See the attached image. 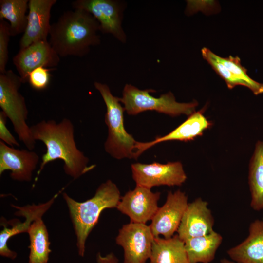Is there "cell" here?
Instances as JSON below:
<instances>
[{
	"mask_svg": "<svg viewBox=\"0 0 263 263\" xmlns=\"http://www.w3.org/2000/svg\"><path fill=\"white\" fill-rule=\"evenodd\" d=\"M51 69L41 67L33 70L29 74L28 82L31 87L36 90L40 91L46 89L50 83Z\"/></svg>",
	"mask_w": 263,
	"mask_h": 263,
	"instance_id": "4316f807",
	"label": "cell"
},
{
	"mask_svg": "<svg viewBox=\"0 0 263 263\" xmlns=\"http://www.w3.org/2000/svg\"><path fill=\"white\" fill-rule=\"evenodd\" d=\"M214 220L208 203L198 198L188 203L177 231L184 242L194 237L209 234L214 230Z\"/></svg>",
	"mask_w": 263,
	"mask_h": 263,
	"instance_id": "9a60e30c",
	"label": "cell"
},
{
	"mask_svg": "<svg viewBox=\"0 0 263 263\" xmlns=\"http://www.w3.org/2000/svg\"><path fill=\"white\" fill-rule=\"evenodd\" d=\"M248 183L251 192V207L255 210L263 209V141H258L250 160Z\"/></svg>",
	"mask_w": 263,
	"mask_h": 263,
	"instance_id": "44dd1931",
	"label": "cell"
},
{
	"mask_svg": "<svg viewBox=\"0 0 263 263\" xmlns=\"http://www.w3.org/2000/svg\"><path fill=\"white\" fill-rule=\"evenodd\" d=\"M154 238L146 224L130 222L123 225L115 239L124 250L123 263H146L151 256Z\"/></svg>",
	"mask_w": 263,
	"mask_h": 263,
	"instance_id": "ba28073f",
	"label": "cell"
},
{
	"mask_svg": "<svg viewBox=\"0 0 263 263\" xmlns=\"http://www.w3.org/2000/svg\"><path fill=\"white\" fill-rule=\"evenodd\" d=\"M13 63L23 83L28 82L30 73L41 67L57 66L60 57L48 40L34 42L28 47L20 49L13 57Z\"/></svg>",
	"mask_w": 263,
	"mask_h": 263,
	"instance_id": "7c38bea8",
	"label": "cell"
},
{
	"mask_svg": "<svg viewBox=\"0 0 263 263\" xmlns=\"http://www.w3.org/2000/svg\"><path fill=\"white\" fill-rule=\"evenodd\" d=\"M220 262L221 263H240L233 261L232 260H228L225 258L221 260Z\"/></svg>",
	"mask_w": 263,
	"mask_h": 263,
	"instance_id": "f546056e",
	"label": "cell"
},
{
	"mask_svg": "<svg viewBox=\"0 0 263 263\" xmlns=\"http://www.w3.org/2000/svg\"><path fill=\"white\" fill-rule=\"evenodd\" d=\"M219 59L232 74L243 81L244 86L250 89L254 94L258 95L263 93V84L249 77L247 74V70L242 65L239 57H234L231 55L227 57L219 56Z\"/></svg>",
	"mask_w": 263,
	"mask_h": 263,
	"instance_id": "cb8c5ba5",
	"label": "cell"
},
{
	"mask_svg": "<svg viewBox=\"0 0 263 263\" xmlns=\"http://www.w3.org/2000/svg\"><path fill=\"white\" fill-rule=\"evenodd\" d=\"M94 86L106 106L105 122L108 128V136L104 143L105 151L116 159H135L137 141L125 130V110L120 98L114 96L106 84L96 81Z\"/></svg>",
	"mask_w": 263,
	"mask_h": 263,
	"instance_id": "277c9868",
	"label": "cell"
},
{
	"mask_svg": "<svg viewBox=\"0 0 263 263\" xmlns=\"http://www.w3.org/2000/svg\"><path fill=\"white\" fill-rule=\"evenodd\" d=\"M222 240V236L215 231L186 240L185 247L189 261L191 263H210Z\"/></svg>",
	"mask_w": 263,
	"mask_h": 263,
	"instance_id": "ffe728a7",
	"label": "cell"
},
{
	"mask_svg": "<svg viewBox=\"0 0 263 263\" xmlns=\"http://www.w3.org/2000/svg\"><path fill=\"white\" fill-rule=\"evenodd\" d=\"M11 36L9 23L0 20V74L5 72L8 60V44Z\"/></svg>",
	"mask_w": 263,
	"mask_h": 263,
	"instance_id": "484cf974",
	"label": "cell"
},
{
	"mask_svg": "<svg viewBox=\"0 0 263 263\" xmlns=\"http://www.w3.org/2000/svg\"><path fill=\"white\" fill-rule=\"evenodd\" d=\"M205 109L204 107L199 111H195L176 129L164 136H157L150 142H137L135 146L136 159L146 150L157 144L172 140L188 141L202 135L204 132L212 125V123L203 114Z\"/></svg>",
	"mask_w": 263,
	"mask_h": 263,
	"instance_id": "2e32d148",
	"label": "cell"
},
{
	"mask_svg": "<svg viewBox=\"0 0 263 263\" xmlns=\"http://www.w3.org/2000/svg\"><path fill=\"white\" fill-rule=\"evenodd\" d=\"M23 83L19 75L11 70L0 74V107L11 121L19 140L33 150L36 141L26 122L28 110L25 99L19 92Z\"/></svg>",
	"mask_w": 263,
	"mask_h": 263,
	"instance_id": "5b68a950",
	"label": "cell"
},
{
	"mask_svg": "<svg viewBox=\"0 0 263 263\" xmlns=\"http://www.w3.org/2000/svg\"><path fill=\"white\" fill-rule=\"evenodd\" d=\"M186 193L177 190L168 193L165 204L159 207L149 225L154 237L169 239L177 232L188 203Z\"/></svg>",
	"mask_w": 263,
	"mask_h": 263,
	"instance_id": "30bf717a",
	"label": "cell"
},
{
	"mask_svg": "<svg viewBox=\"0 0 263 263\" xmlns=\"http://www.w3.org/2000/svg\"><path fill=\"white\" fill-rule=\"evenodd\" d=\"M202 56L204 59L211 66L215 72L225 82L228 88L232 89L236 86H244V83L232 74L229 70L219 60V56L214 54L207 47L201 50Z\"/></svg>",
	"mask_w": 263,
	"mask_h": 263,
	"instance_id": "d4e9b609",
	"label": "cell"
},
{
	"mask_svg": "<svg viewBox=\"0 0 263 263\" xmlns=\"http://www.w3.org/2000/svg\"><path fill=\"white\" fill-rule=\"evenodd\" d=\"M160 196V192H153L150 188L136 185L121 197L116 208L127 215L130 222L146 224L158 210Z\"/></svg>",
	"mask_w": 263,
	"mask_h": 263,
	"instance_id": "8fae6325",
	"label": "cell"
},
{
	"mask_svg": "<svg viewBox=\"0 0 263 263\" xmlns=\"http://www.w3.org/2000/svg\"><path fill=\"white\" fill-rule=\"evenodd\" d=\"M150 263H191L185 243L178 236L165 239L154 237Z\"/></svg>",
	"mask_w": 263,
	"mask_h": 263,
	"instance_id": "d6986e66",
	"label": "cell"
},
{
	"mask_svg": "<svg viewBox=\"0 0 263 263\" xmlns=\"http://www.w3.org/2000/svg\"><path fill=\"white\" fill-rule=\"evenodd\" d=\"M30 130L34 140L42 142L46 147L35 181L45 165L57 159L63 161L64 172L74 179L95 167L88 165V158L77 148L74 127L69 119L64 118L58 123L52 119L43 120L31 126Z\"/></svg>",
	"mask_w": 263,
	"mask_h": 263,
	"instance_id": "6da1fadb",
	"label": "cell"
},
{
	"mask_svg": "<svg viewBox=\"0 0 263 263\" xmlns=\"http://www.w3.org/2000/svg\"><path fill=\"white\" fill-rule=\"evenodd\" d=\"M154 92V90H141L127 84L120 101L124 105L125 111L130 115H135L146 111H154L173 117L181 114L189 116L195 112L198 105L196 100L188 103L178 102L171 92L155 97L150 94Z\"/></svg>",
	"mask_w": 263,
	"mask_h": 263,
	"instance_id": "8992f818",
	"label": "cell"
},
{
	"mask_svg": "<svg viewBox=\"0 0 263 263\" xmlns=\"http://www.w3.org/2000/svg\"><path fill=\"white\" fill-rule=\"evenodd\" d=\"M39 157L33 150L17 149L0 141V175L10 170L11 178L19 181H30Z\"/></svg>",
	"mask_w": 263,
	"mask_h": 263,
	"instance_id": "4fadbf2b",
	"label": "cell"
},
{
	"mask_svg": "<svg viewBox=\"0 0 263 263\" xmlns=\"http://www.w3.org/2000/svg\"><path fill=\"white\" fill-rule=\"evenodd\" d=\"M73 9L85 10L97 20L100 31L110 34L122 43L126 35L122 27L124 2L114 0H77L72 3Z\"/></svg>",
	"mask_w": 263,
	"mask_h": 263,
	"instance_id": "52a82bcc",
	"label": "cell"
},
{
	"mask_svg": "<svg viewBox=\"0 0 263 263\" xmlns=\"http://www.w3.org/2000/svg\"><path fill=\"white\" fill-rule=\"evenodd\" d=\"M28 0H0V20L9 22L11 36L24 33L27 22Z\"/></svg>",
	"mask_w": 263,
	"mask_h": 263,
	"instance_id": "603a6c76",
	"label": "cell"
},
{
	"mask_svg": "<svg viewBox=\"0 0 263 263\" xmlns=\"http://www.w3.org/2000/svg\"><path fill=\"white\" fill-rule=\"evenodd\" d=\"M63 196L76 236L78 254L83 257L89 234L97 223L103 210L116 208L121 199L120 191L113 182L108 180L98 187L92 198L84 202H77L66 193Z\"/></svg>",
	"mask_w": 263,
	"mask_h": 263,
	"instance_id": "3957f363",
	"label": "cell"
},
{
	"mask_svg": "<svg viewBox=\"0 0 263 263\" xmlns=\"http://www.w3.org/2000/svg\"><path fill=\"white\" fill-rule=\"evenodd\" d=\"M132 176L137 185L151 189L160 186H181L187 177L179 161L161 164L135 163L131 165Z\"/></svg>",
	"mask_w": 263,
	"mask_h": 263,
	"instance_id": "9c48e42d",
	"label": "cell"
},
{
	"mask_svg": "<svg viewBox=\"0 0 263 263\" xmlns=\"http://www.w3.org/2000/svg\"><path fill=\"white\" fill-rule=\"evenodd\" d=\"M227 253L232 261L238 263H263V220L252 222L247 237Z\"/></svg>",
	"mask_w": 263,
	"mask_h": 263,
	"instance_id": "e0dca14e",
	"label": "cell"
},
{
	"mask_svg": "<svg viewBox=\"0 0 263 263\" xmlns=\"http://www.w3.org/2000/svg\"><path fill=\"white\" fill-rule=\"evenodd\" d=\"M27 233L30 241L29 263H47L51 251L50 243L46 227L41 217L33 221Z\"/></svg>",
	"mask_w": 263,
	"mask_h": 263,
	"instance_id": "7402d4cb",
	"label": "cell"
},
{
	"mask_svg": "<svg viewBox=\"0 0 263 263\" xmlns=\"http://www.w3.org/2000/svg\"><path fill=\"white\" fill-rule=\"evenodd\" d=\"M56 0H29L25 30L20 40V49L31 44L47 40L51 24V11Z\"/></svg>",
	"mask_w": 263,
	"mask_h": 263,
	"instance_id": "5bb4252c",
	"label": "cell"
},
{
	"mask_svg": "<svg viewBox=\"0 0 263 263\" xmlns=\"http://www.w3.org/2000/svg\"><path fill=\"white\" fill-rule=\"evenodd\" d=\"M97 263H119L118 260L113 253L103 256L100 253L96 255Z\"/></svg>",
	"mask_w": 263,
	"mask_h": 263,
	"instance_id": "f1b7e54d",
	"label": "cell"
},
{
	"mask_svg": "<svg viewBox=\"0 0 263 263\" xmlns=\"http://www.w3.org/2000/svg\"><path fill=\"white\" fill-rule=\"evenodd\" d=\"M7 117L1 111L0 112V139L7 145L19 147V144L15 137L12 135L6 126Z\"/></svg>",
	"mask_w": 263,
	"mask_h": 263,
	"instance_id": "83f0119b",
	"label": "cell"
},
{
	"mask_svg": "<svg viewBox=\"0 0 263 263\" xmlns=\"http://www.w3.org/2000/svg\"><path fill=\"white\" fill-rule=\"evenodd\" d=\"M59 193L56 194L49 201L39 205L27 206L23 207H14L19 210L16 213L17 215H22L26 217V221L23 223L18 222L11 228H8L4 225V229L0 233V254L1 256L11 259L17 257V253L11 250L7 246V241L13 236L22 232H27L31 224L36 219L42 217L43 214L49 208L53 203L55 199Z\"/></svg>",
	"mask_w": 263,
	"mask_h": 263,
	"instance_id": "ac0fdd59",
	"label": "cell"
},
{
	"mask_svg": "<svg viewBox=\"0 0 263 263\" xmlns=\"http://www.w3.org/2000/svg\"><path fill=\"white\" fill-rule=\"evenodd\" d=\"M99 32V23L92 15L74 9L64 12L51 24L48 41L60 57H82L91 47L100 44Z\"/></svg>",
	"mask_w": 263,
	"mask_h": 263,
	"instance_id": "7a4b0ae2",
	"label": "cell"
}]
</instances>
